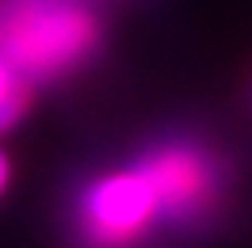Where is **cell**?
I'll return each mask as SVG.
<instances>
[{
  "label": "cell",
  "instance_id": "obj_1",
  "mask_svg": "<svg viewBox=\"0 0 252 248\" xmlns=\"http://www.w3.org/2000/svg\"><path fill=\"white\" fill-rule=\"evenodd\" d=\"M130 160L153 184L172 245L203 241L221 225L233 195V164L203 130H157L130 153Z\"/></svg>",
  "mask_w": 252,
  "mask_h": 248
},
{
  "label": "cell",
  "instance_id": "obj_2",
  "mask_svg": "<svg viewBox=\"0 0 252 248\" xmlns=\"http://www.w3.org/2000/svg\"><path fill=\"white\" fill-rule=\"evenodd\" d=\"M103 42L95 0H0V65L31 92L84 73Z\"/></svg>",
  "mask_w": 252,
  "mask_h": 248
},
{
  "label": "cell",
  "instance_id": "obj_3",
  "mask_svg": "<svg viewBox=\"0 0 252 248\" xmlns=\"http://www.w3.org/2000/svg\"><path fill=\"white\" fill-rule=\"evenodd\" d=\"M31 95H34V92L19 88V92H12V95H4V99H0V134L16 130V123L27 115V111H31Z\"/></svg>",
  "mask_w": 252,
  "mask_h": 248
},
{
  "label": "cell",
  "instance_id": "obj_4",
  "mask_svg": "<svg viewBox=\"0 0 252 248\" xmlns=\"http://www.w3.org/2000/svg\"><path fill=\"white\" fill-rule=\"evenodd\" d=\"M19 88H23V84H16V77L0 65V99H4V95H12V92H19ZM27 92H31V88H27Z\"/></svg>",
  "mask_w": 252,
  "mask_h": 248
},
{
  "label": "cell",
  "instance_id": "obj_5",
  "mask_svg": "<svg viewBox=\"0 0 252 248\" xmlns=\"http://www.w3.org/2000/svg\"><path fill=\"white\" fill-rule=\"evenodd\" d=\"M8 180H12V164H8V156L0 153V195H4V187H8Z\"/></svg>",
  "mask_w": 252,
  "mask_h": 248
},
{
  "label": "cell",
  "instance_id": "obj_6",
  "mask_svg": "<svg viewBox=\"0 0 252 248\" xmlns=\"http://www.w3.org/2000/svg\"><path fill=\"white\" fill-rule=\"evenodd\" d=\"M249 103H252V88H249Z\"/></svg>",
  "mask_w": 252,
  "mask_h": 248
}]
</instances>
